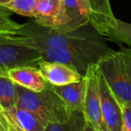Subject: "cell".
I'll use <instances>...</instances> for the list:
<instances>
[{
    "instance_id": "6da1fadb",
    "label": "cell",
    "mask_w": 131,
    "mask_h": 131,
    "mask_svg": "<svg viewBox=\"0 0 131 131\" xmlns=\"http://www.w3.org/2000/svg\"><path fill=\"white\" fill-rule=\"evenodd\" d=\"M18 32L42 60L68 65L83 77L92 65L113 51L91 24L64 31L30 21L21 24Z\"/></svg>"
},
{
    "instance_id": "7a4b0ae2",
    "label": "cell",
    "mask_w": 131,
    "mask_h": 131,
    "mask_svg": "<svg viewBox=\"0 0 131 131\" xmlns=\"http://www.w3.org/2000/svg\"><path fill=\"white\" fill-rule=\"evenodd\" d=\"M119 47L102 57L96 67L120 105L131 107V49Z\"/></svg>"
},
{
    "instance_id": "3957f363",
    "label": "cell",
    "mask_w": 131,
    "mask_h": 131,
    "mask_svg": "<svg viewBox=\"0 0 131 131\" xmlns=\"http://www.w3.org/2000/svg\"><path fill=\"white\" fill-rule=\"evenodd\" d=\"M16 85V107L35 113L48 124H61L69 118L70 112L62 100L48 86L41 92H32Z\"/></svg>"
},
{
    "instance_id": "277c9868",
    "label": "cell",
    "mask_w": 131,
    "mask_h": 131,
    "mask_svg": "<svg viewBox=\"0 0 131 131\" xmlns=\"http://www.w3.org/2000/svg\"><path fill=\"white\" fill-rule=\"evenodd\" d=\"M17 31H0V75H7L17 67L38 68L42 61L40 53L30 47Z\"/></svg>"
},
{
    "instance_id": "5b68a950",
    "label": "cell",
    "mask_w": 131,
    "mask_h": 131,
    "mask_svg": "<svg viewBox=\"0 0 131 131\" xmlns=\"http://www.w3.org/2000/svg\"><path fill=\"white\" fill-rule=\"evenodd\" d=\"M96 70V64L92 65L84 75L86 80V92L83 113L84 119L89 122L97 131H109L104 122L101 107Z\"/></svg>"
},
{
    "instance_id": "8992f818",
    "label": "cell",
    "mask_w": 131,
    "mask_h": 131,
    "mask_svg": "<svg viewBox=\"0 0 131 131\" xmlns=\"http://www.w3.org/2000/svg\"><path fill=\"white\" fill-rule=\"evenodd\" d=\"M66 19L64 31L78 29L96 21L97 12L92 0H60Z\"/></svg>"
},
{
    "instance_id": "52a82bcc",
    "label": "cell",
    "mask_w": 131,
    "mask_h": 131,
    "mask_svg": "<svg viewBox=\"0 0 131 131\" xmlns=\"http://www.w3.org/2000/svg\"><path fill=\"white\" fill-rule=\"evenodd\" d=\"M97 68V67H96ZM98 82L99 96L102 107L103 119L109 131H121L122 127V109L119 102L114 96L113 93L98 69L96 70Z\"/></svg>"
},
{
    "instance_id": "ba28073f",
    "label": "cell",
    "mask_w": 131,
    "mask_h": 131,
    "mask_svg": "<svg viewBox=\"0 0 131 131\" xmlns=\"http://www.w3.org/2000/svg\"><path fill=\"white\" fill-rule=\"evenodd\" d=\"M40 73L48 83L52 85H65L82 80L84 77L65 64L42 60L38 66Z\"/></svg>"
},
{
    "instance_id": "9c48e42d",
    "label": "cell",
    "mask_w": 131,
    "mask_h": 131,
    "mask_svg": "<svg viewBox=\"0 0 131 131\" xmlns=\"http://www.w3.org/2000/svg\"><path fill=\"white\" fill-rule=\"evenodd\" d=\"M34 21L40 25L63 31L67 23L60 0H41L36 9Z\"/></svg>"
},
{
    "instance_id": "30bf717a",
    "label": "cell",
    "mask_w": 131,
    "mask_h": 131,
    "mask_svg": "<svg viewBox=\"0 0 131 131\" xmlns=\"http://www.w3.org/2000/svg\"><path fill=\"white\" fill-rule=\"evenodd\" d=\"M51 88L62 100L69 111L83 112L86 92L85 77L78 82L65 85H52Z\"/></svg>"
},
{
    "instance_id": "8fae6325",
    "label": "cell",
    "mask_w": 131,
    "mask_h": 131,
    "mask_svg": "<svg viewBox=\"0 0 131 131\" xmlns=\"http://www.w3.org/2000/svg\"><path fill=\"white\" fill-rule=\"evenodd\" d=\"M7 75L15 84L32 92L43 91L49 84L40 69L36 67H17L9 70Z\"/></svg>"
},
{
    "instance_id": "7c38bea8",
    "label": "cell",
    "mask_w": 131,
    "mask_h": 131,
    "mask_svg": "<svg viewBox=\"0 0 131 131\" xmlns=\"http://www.w3.org/2000/svg\"><path fill=\"white\" fill-rule=\"evenodd\" d=\"M105 40H111L119 45L125 44L131 49V24L116 18L114 15L106 19L102 24L95 27Z\"/></svg>"
},
{
    "instance_id": "4fadbf2b",
    "label": "cell",
    "mask_w": 131,
    "mask_h": 131,
    "mask_svg": "<svg viewBox=\"0 0 131 131\" xmlns=\"http://www.w3.org/2000/svg\"><path fill=\"white\" fill-rule=\"evenodd\" d=\"M8 114L24 131H45L48 123L35 113L15 107Z\"/></svg>"
},
{
    "instance_id": "5bb4252c",
    "label": "cell",
    "mask_w": 131,
    "mask_h": 131,
    "mask_svg": "<svg viewBox=\"0 0 131 131\" xmlns=\"http://www.w3.org/2000/svg\"><path fill=\"white\" fill-rule=\"evenodd\" d=\"M17 93L15 84L8 75H0V107L3 112H9L16 107Z\"/></svg>"
},
{
    "instance_id": "9a60e30c",
    "label": "cell",
    "mask_w": 131,
    "mask_h": 131,
    "mask_svg": "<svg viewBox=\"0 0 131 131\" xmlns=\"http://www.w3.org/2000/svg\"><path fill=\"white\" fill-rule=\"evenodd\" d=\"M84 116L81 111H71L69 118L61 124H48L45 131H83Z\"/></svg>"
},
{
    "instance_id": "2e32d148",
    "label": "cell",
    "mask_w": 131,
    "mask_h": 131,
    "mask_svg": "<svg viewBox=\"0 0 131 131\" xmlns=\"http://www.w3.org/2000/svg\"><path fill=\"white\" fill-rule=\"evenodd\" d=\"M41 0H12L3 7L22 16L34 18L36 9Z\"/></svg>"
},
{
    "instance_id": "e0dca14e",
    "label": "cell",
    "mask_w": 131,
    "mask_h": 131,
    "mask_svg": "<svg viewBox=\"0 0 131 131\" xmlns=\"http://www.w3.org/2000/svg\"><path fill=\"white\" fill-rule=\"evenodd\" d=\"M21 24L11 18L9 10L0 6V31H17Z\"/></svg>"
},
{
    "instance_id": "ac0fdd59",
    "label": "cell",
    "mask_w": 131,
    "mask_h": 131,
    "mask_svg": "<svg viewBox=\"0 0 131 131\" xmlns=\"http://www.w3.org/2000/svg\"><path fill=\"white\" fill-rule=\"evenodd\" d=\"M121 109H122L121 131H131V107H128V106H121Z\"/></svg>"
},
{
    "instance_id": "d6986e66",
    "label": "cell",
    "mask_w": 131,
    "mask_h": 131,
    "mask_svg": "<svg viewBox=\"0 0 131 131\" xmlns=\"http://www.w3.org/2000/svg\"><path fill=\"white\" fill-rule=\"evenodd\" d=\"M4 113L5 116V126H6V131H24L15 122V120L11 118L8 114Z\"/></svg>"
},
{
    "instance_id": "ffe728a7",
    "label": "cell",
    "mask_w": 131,
    "mask_h": 131,
    "mask_svg": "<svg viewBox=\"0 0 131 131\" xmlns=\"http://www.w3.org/2000/svg\"><path fill=\"white\" fill-rule=\"evenodd\" d=\"M83 131H97L91 124L88 121H84V128H83Z\"/></svg>"
},
{
    "instance_id": "44dd1931",
    "label": "cell",
    "mask_w": 131,
    "mask_h": 131,
    "mask_svg": "<svg viewBox=\"0 0 131 131\" xmlns=\"http://www.w3.org/2000/svg\"><path fill=\"white\" fill-rule=\"evenodd\" d=\"M0 131H6L5 126V116L3 112L0 114Z\"/></svg>"
},
{
    "instance_id": "7402d4cb",
    "label": "cell",
    "mask_w": 131,
    "mask_h": 131,
    "mask_svg": "<svg viewBox=\"0 0 131 131\" xmlns=\"http://www.w3.org/2000/svg\"><path fill=\"white\" fill-rule=\"evenodd\" d=\"M12 0H0V6H6V4L11 2Z\"/></svg>"
},
{
    "instance_id": "603a6c76",
    "label": "cell",
    "mask_w": 131,
    "mask_h": 131,
    "mask_svg": "<svg viewBox=\"0 0 131 131\" xmlns=\"http://www.w3.org/2000/svg\"><path fill=\"white\" fill-rule=\"evenodd\" d=\"M3 112V111H2V109H1V107H0V114Z\"/></svg>"
}]
</instances>
